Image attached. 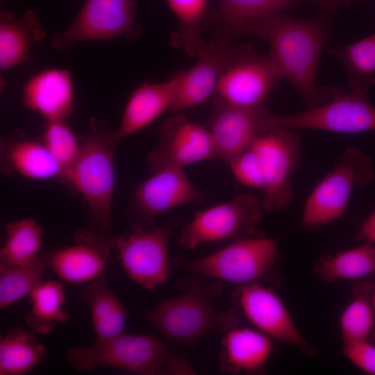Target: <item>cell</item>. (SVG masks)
I'll return each mask as SVG.
<instances>
[{
  "mask_svg": "<svg viewBox=\"0 0 375 375\" xmlns=\"http://www.w3.org/2000/svg\"><path fill=\"white\" fill-rule=\"evenodd\" d=\"M356 238L375 244V210L362 222Z\"/></svg>",
  "mask_w": 375,
  "mask_h": 375,
  "instance_id": "obj_36",
  "label": "cell"
},
{
  "mask_svg": "<svg viewBox=\"0 0 375 375\" xmlns=\"http://www.w3.org/2000/svg\"><path fill=\"white\" fill-rule=\"evenodd\" d=\"M176 85L174 75L162 83L144 82L128 98L116 136L121 142L147 127L167 110H170Z\"/></svg>",
  "mask_w": 375,
  "mask_h": 375,
  "instance_id": "obj_22",
  "label": "cell"
},
{
  "mask_svg": "<svg viewBox=\"0 0 375 375\" xmlns=\"http://www.w3.org/2000/svg\"><path fill=\"white\" fill-rule=\"evenodd\" d=\"M174 226L143 228L112 238V247L127 276L144 289L153 292L167 280L171 263L169 243Z\"/></svg>",
  "mask_w": 375,
  "mask_h": 375,
  "instance_id": "obj_10",
  "label": "cell"
},
{
  "mask_svg": "<svg viewBox=\"0 0 375 375\" xmlns=\"http://www.w3.org/2000/svg\"><path fill=\"white\" fill-rule=\"evenodd\" d=\"M342 353L356 367L375 375V345L368 340L343 341Z\"/></svg>",
  "mask_w": 375,
  "mask_h": 375,
  "instance_id": "obj_35",
  "label": "cell"
},
{
  "mask_svg": "<svg viewBox=\"0 0 375 375\" xmlns=\"http://www.w3.org/2000/svg\"><path fill=\"white\" fill-rule=\"evenodd\" d=\"M374 177L372 158L355 146L347 147L333 169L307 198L301 217L303 226L316 229L342 217L353 188L369 185Z\"/></svg>",
  "mask_w": 375,
  "mask_h": 375,
  "instance_id": "obj_7",
  "label": "cell"
},
{
  "mask_svg": "<svg viewBox=\"0 0 375 375\" xmlns=\"http://www.w3.org/2000/svg\"><path fill=\"white\" fill-rule=\"evenodd\" d=\"M74 99L72 76L66 69L42 70L30 77L22 89L24 106L46 122H65L73 113Z\"/></svg>",
  "mask_w": 375,
  "mask_h": 375,
  "instance_id": "obj_19",
  "label": "cell"
},
{
  "mask_svg": "<svg viewBox=\"0 0 375 375\" xmlns=\"http://www.w3.org/2000/svg\"><path fill=\"white\" fill-rule=\"evenodd\" d=\"M265 104L242 108L214 98L208 128L215 144L217 158L228 162L247 147L260 133L267 131Z\"/></svg>",
  "mask_w": 375,
  "mask_h": 375,
  "instance_id": "obj_17",
  "label": "cell"
},
{
  "mask_svg": "<svg viewBox=\"0 0 375 375\" xmlns=\"http://www.w3.org/2000/svg\"><path fill=\"white\" fill-rule=\"evenodd\" d=\"M5 233L0 267L28 264L38 256L44 232L34 219L27 217L8 223Z\"/></svg>",
  "mask_w": 375,
  "mask_h": 375,
  "instance_id": "obj_29",
  "label": "cell"
},
{
  "mask_svg": "<svg viewBox=\"0 0 375 375\" xmlns=\"http://www.w3.org/2000/svg\"><path fill=\"white\" fill-rule=\"evenodd\" d=\"M42 142L60 167L62 182L78 156L80 138L65 122H46Z\"/></svg>",
  "mask_w": 375,
  "mask_h": 375,
  "instance_id": "obj_34",
  "label": "cell"
},
{
  "mask_svg": "<svg viewBox=\"0 0 375 375\" xmlns=\"http://www.w3.org/2000/svg\"><path fill=\"white\" fill-rule=\"evenodd\" d=\"M80 299L90 308L97 340L124 333L127 310L108 285L106 273L87 283Z\"/></svg>",
  "mask_w": 375,
  "mask_h": 375,
  "instance_id": "obj_24",
  "label": "cell"
},
{
  "mask_svg": "<svg viewBox=\"0 0 375 375\" xmlns=\"http://www.w3.org/2000/svg\"><path fill=\"white\" fill-rule=\"evenodd\" d=\"M46 38L36 12L27 10L17 17L8 10L0 12L1 75L10 68L31 62V49Z\"/></svg>",
  "mask_w": 375,
  "mask_h": 375,
  "instance_id": "obj_20",
  "label": "cell"
},
{
  "mask_svg": "<svg viewBox=\"0 0 375 375\" xmlns=\"http://www.w3.org/2000/svg\"><path fill=\"white\" fill-rule=\"evenodd\" d=\"M319 4V9L325 13H331L340 5L349 3L351 0H314Z\"/></svg>",
  "mask_w": 375,
  "mask_h": 375,
  "instance_id": "obj_37",
  "label": "cell"
},
{
  "mask_svg": "<svg viewBox=\"0 0 375 375\" xmlns=\"http://www.w3.org/2000/svg\"><path fill=\"white\" fill-rule=\"evenodd\" d=\"M46 347L34 332L17 326L0 337V375L31 372L46 356Z\"/></svg>",
  "mask_w": 375,
  "mask_h": 375,
  "instance_id": "obj_25",
  "label": "cell"
},
{
  "mask_svg": "<svg viewBox=\"0 0 375 375\" xmlns=\"http://www.w3.org/2000/svg\"><path fill=\"white\" fill-rule=\"evenodd\" d=\"M287 8L294 3L297 2L299 0H280Z\"/></svg>",
  "mask_w": 375,
  "mask_h": 375,
  "instance_id": "obj_38",
  "label": "cell"
},
{
  "mask_svg": "<svg viewBox=\"0 0 375 375\" xmlns=\"http://www.w3.org/2000/svg\"><path fill=\"white\" fill-rule=\"evenodd\" d=\"M47 253L25 265L0 267V308L4 309L26 296L43 282Z\"/></svg>",
  "mask_w": 375,
  "mask_h": 375,
  "instance_id": "obj_30",
  "label": "cell"
},
{
  "mask_svg": "<svg viewBox=\"0 0 375 375\" xmlns=\"http://www.w3.org/2000/svg\"><path fill=\"white\" fill-rule=\"evenodd\" d=\"M281 80L269 56L257 54L249 45L233 47L219 76L215 98L235 106L257 107Z\"/></svg>",
  "mask_w": 375,
  "mask_h": 375,
  "instance_id": "obj_12",
  "label": "cell"
},
{
  "mask_svg": "<svg viewBox=\"0 0 375 375\" xmlns=\"http://www.w3.org/2000/svg\"><path fill=\"white\" fill-rule=\"evenodd\" d=\"M267 126L342 133L372 131H375V106L367 94L340 91L330 100L303 112L287 115L269 112Z\"/></svg>",
  "mask_w": 375,
  "mask_h": 375,
  "instance_id": "obj_11",
  "label": "cell"
},
{
  "mask_svg": "<svg viewBox=\"0 0 375 375\" xmlns=\"http://www.w3.org/2000/svg\"><path fill=\"white\" fill-rule=\"evenodd\" d=\"M330 53L343 65L350 90L368 95L375 86V32Z\"/></svg>",
  "mask_w": 375,
  "mask_h": 375,
  "instance_id": "obj_27",
  "label": "cell"
},
{
  "mask_svg": "<svg viewBox=\"0 0 375 375\" xmlns=\"http://www.w3.org/2000/svg\"><path fill=\"white\" fill-rule=\"evenodd\" d=\"M234 299L247 319L256 329L281 342L312 354L310 347L295 325L279 296L259 283L238 285Z\"/></svg>",
  "mask_w": 375,
  "mask_h": 375,
  "instance_id": "obj_15",
  "label": "cell"
},
{
  "mask_svg": "<svg viewBox=\"0 0 375 375\" xmlns=\"http://www.w3.org/2000/svg\"><path fill=\"white\" fill-rule=\"evenodd\" d=\"M372 303L375 313V292L371 296Z\"/></svg>",
  "mask_w": 375,
  "mask_h": 375,
  "instance_id": "obj_39",
  "label": "cell"
},
{
  "mask_svg": "<svg viewBox=\"0 0 375 375\" xmlns=\"http://www.w3.org/2000/svg\"><path fill=\"white\" fill-rule=\"evenodd\" d=\"M138 0H85L73 21L50 38L51 47L66 51L89 40L136 39L141 26L135 19Z\"/></svg>",
  "mask_w": 375,
  "mask_h": 375,
  "instance_id": "obj_9",
  "label": "cell"
},
{
  "mask_svg": "<svg viewBox=\"0 0 375 375\" xmlns=\"http://www.w3.org/2000/svg\"><path fill=\"white\" fill-rule=\"evenodd\" d=\"M66 358L77 372L115 368L139 375L196 374L186 358L156 336L125 334L97 340L87 347H71Z\"/></svg>",
  "mask_w": 375,
  "mask_h": 375,
  "instance_id": "obj_3",
  "label": "cell"
},
{
  "mask_svg": "<svg viewBox=\"0 0 375 375\" xmlns=\"http://www.w3.org/2000/svg\"><path fill=\"white\" fill-rule=\"evenodd\" d=\"M220 15L235 33H249L262 19L285 8L280 0H219Z\"/></svg>",
  "mask_w": 375,
  "mask_h": 375,
  "instance_id": "obj_32",
  "label": "cell"
},
{
  "mask_svg": "<svg viewBox=\"0 0 375 375\" xmlns=\"http://www.w3.org/2000/svg\"><path fill=\"white\" fill-rule=\"evenodd\" d=\"M217 158L208 128L176 115L163 122L159 143L147 156L150 174L176 167L184 168L203 160Z\"/></svg>",
  "mask_w": 375,
  "mask_h": 375,
  "instance_id": "obj_14",
  "label": "cell"
},
{
  "mask_svg": "<svg viewBox=\"0 0 375 375\" xmlns=\"http://www.w3.org/2000/svg\"><path fill=\"white\" fill-rule=\"evenodd\" d=\"M315 274L326 282L358 279L375 272V244H363L321 257Z\"/></svg>",
  "mask_w": 375,
  "mask_h": 375,
  "instance_id": "obj_26",
  "label": "cell"
},
{
  "mask_svg": "<svg viewBox=\"0 0 375 375\" xmlns=\"http://www.w3.org/2000/svg\"><path fill=\"white\" fill-rule=\"evenodd\" d=\"M231 47L225 40L205 43L197 62L190 69L178 72L171 111H179L205 102L215 92L220 73Z\"/></svg>",
  "mask_w": 375,
  "mask_h": 375,
  "instance_id": "obj_18",
  "label": "cell"
},
{
  "mask_svg": "<svg viewBox=\"0 0 375 375\" xmlns=\"http://www.w3.org/2000/svg\"><path fill=\"white\" fill-rule=\"evenodd\" d=\"M204 194L193 185L183 168L168 167L138 184L131 199L132 226H153L156 217L176 207L200 202Z\"/></svg>",
  "mask_w": 375,
  "mask_h": 375,
  "instance_id": "obj_13",
  "label": "cell"
},
{
  "mask_svg": "<svg viewBox=\"0 0 375 375\" xmlns=\"http://www.w3.org/2000/svg\"><path fill=\"white\" fill-rule=\"evenodd\" d=\"M179 23V30L171 37V44L188 54L197 56L204 45L201 26L207 11V0H166Z\"/></svg>",
  "mask_w": 375,
  "mask_h": 375,
  "instance_id": "obj_31",
  "label": "cell"
},
{
  "mask_svg": "<svg viewBox=\"0 0 375 375\" xmlns=\"http://www.w3.org/2000/svg\"><path fill=\"white\" fill-rule=\"evenodd\" d=\"M342 312L339 320L342 341L368 340L374 323L369 287L361 288Z\"/></svg>",
  "mask_w": 375,
  "mask_h": 375,
  "instance_id": "obj_33",
  "label": "cell"
},
{
  "mask_svg": "<svg viewBox=\"0 0 375 375\" xmlns=\"http://www.w3.org/2000/svg\"><path fill=\"white\" fill-rule=\"evenodd\" d=\"M31 307L25 317L27 327L33 332L47 335L69 315L62 307L65 294L62 283L58 281L42 282L29 294Z\"/></svg>",
  "mask_w": 375,
  "mask_h": 375,
  "instance_id": "obj_28",
  "label": "cell"
},
{
  "mask_svg": "<svg viewBox=\"0 0 375 375\" xmlns=\"http://www.w3.org/2000/svg\"><path fill=\"white\" fill-rule=\"evenodd\" d=\"M264 194L265 212L288 207L293 199L291 178L301 160L299 137L285 128H272L258 135L244 149Z\"/></svg>",
  "mask_w": 375,
  "mask_h": 375,
  "instance_id": "obj_5",
  "label": "cell"
},
{
  "mask_svg": "<svg viewBox=\"0 0 375 375\" xmlns=\"http://www.w3.org/2000/svg\"><path fill=\"white\" fill-rule=\"evenodd\" d=\"M112 238L90 226L78 228L74 243L47 253V265L60 279L74 284L88 283L104 273Z\"/></svg>",
  "mask_w": 375,
  "mask_h": 375,
  "instance_id": "obj_16",
  "label": "cell"
},
{
  "mask_svg": "<svg viewBox=\"0 0 375 375\" xmlns=\"http://www.w3.org/2000/svg\"><path fill=\"white\" fill-rule=\"evenodd\" d=\"M78 156L64 178L82 197L89 226L107 233L112 229V206L115 188V151L119 142L111 131L94 119L80 137Z\"/></svg>",
  "mask_w": 375,
  "mask_h": 375,
  "instance_id": "obj_4",
  "label": "cell"
},
{
  "mask_svg": "<svg viewBox=\"0 0 375 375\" xmlns=\"http://www.w3.org/2000/svg\"><path fill=\"white\" fill-rule=\"evenodd\" d=\"M264 212L262 200L256 196L238 194L228 202L197 211L181 229L178 244L193 249L203 243L260 235L256 227Z\"/></svg>",
  "mask_w": 375,
  "mask_h": 375,
  "instance_id": "obj_8",
  "label": "cell"
},
{
  "mask_svg": "<svg viewBox=\"0 0 375 375\" xmlns=\"http://www.w3.org/2000/svg\"><path fill=\"white\" fill-rule=\"evenodd\" d=\"M176 288L178 295L162 300L144 313L167 339L192 347L211 331L225 332L238 325L235 308L219 310L215 307V301L224 290L222 281L211 282L197 275L181 278Z\"/></svg>",
  "mask_w": 375,
  "mask_h": 375,
  "instance_id": "obj_2",
  "label": "cell"
},
{
  "mask_svg": "<svg viewBox=\"0 0 375 375\" xmlns=\"http://www.w3.org/2000/svg\"><path fill=\"white\" fill-rule=\"evenodd\" d=\"M1 162L3 172L28 179L60 181L61 177L60 167L44 143L19 134L1 142Z\"/></svg>",
  "mask_w": 375,
  "mask_h": 375,
  "instance_id": "obj_23",
  "label": "cell"
},
{
  "mask_svg": "<svg viewBox=\"0 0 375 375\" xmlns=\"http://www.w3.org/2000/svg\"><path fill=\"white\" fill-rule=\"evenodd\" d=\"M277 242L262 234L243 238L203 258H178L175 264L201 277L238 285L271 279L277 258Z\"/></svg>",
  "mask_w": 375,
  "mask_h": 375,
  "instance_id": "obj_6",
  "label": "cell"
},
{
  "mask_svg": "<svg viewBox=\"0 0 375 375\" xmlns=\"http://www.w3.org/2000/svg\"><path fill=\"white\" fill-rule=\"evenodd\" d=\"M272 338L257 329L235 326L222 338L221 369L230 374L260 372L274 351Z\"/></svg>",
  "mask_w": 375,
  "mask_h": 375,
  "instance_id": "obj_21",
  "label": "cell"
},
{
  "mask_svg": "<svg viewBox=\"0 0 375 375\" xmlns=\"http://www.w3.org/2000/svg\"><path fill=\"white\" fill-rule=\"evenodd\" d=\"M330 31L322 19H296L280 13L262 19L250 31L268 42V56L281 79L294 86L308 108L330 100L340 91L319 87L316 81Z\"/></svg>",
  "mask_w": 375,
  "mask_h": 375,
  "instance_id": "obj_1",
  "label": "cell"
}]
</instances>
